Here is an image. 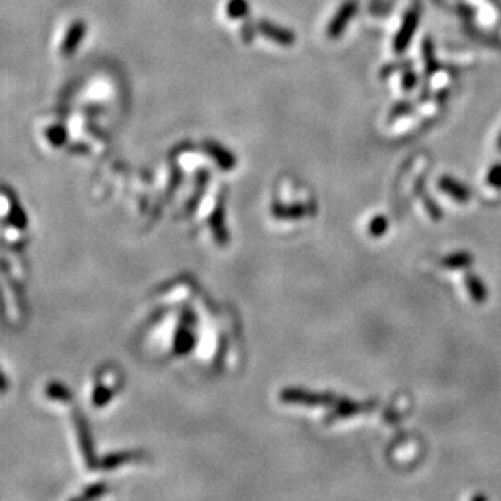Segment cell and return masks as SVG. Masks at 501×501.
Masks as SVG:
<instances>
[{
    "label": "cell",
    "instance_id": "5b68a950",
    "mask_svg": "<svg viewBox=\"0 0 501 501\" xmlns=\"http://www.w3.org/2000/svg\"><path fill=\"white\" fill-rule=\"evenodd\" d=\"M438 187L442 189V191H444L446 195H449L451 198H454L456 201L459 203H467L471 200V190L467 189L464 184H461V182L454 180L453 177H449V175H444L438 180Z\"/></svg>",
    "mask_w": 501,
    "mask_h": 501
},
{
    "label": "cell",
    "instance_id": "7a4b0ae2",
    "mask_svg": "<svg viewBox=\"0 0 501 501\" xmlns=\"http://www.w3.org/2000/svg\"><path fill=\"white\" fill-rule=\"evenodd\" d=\"M357 8H359V4L355 2V0H348V2H344L341 5L338 12L331 18L328 25V36L331 37V40H338V37L343 35V31L346 30V26L350 23V20L354 18L357 13Z\"/></svg>",
    "mask_w": 501,
    "mask_h": 501
},
{
    "label": "cell",
    "instance_id": "9c48e42d",
    "mask_svg": "<svg viewBox=\"0 0 501 501\" xmlns=\"http://www.w3.org/2000/svg\"><path fill=\"white\" fill-rule=\"evenodd\" d=\"M388 230V219L384 216H377L370 223V234L373 237H382Z\"/></svg>",
    "mask_w": 501,
    "mask_h": 501
},
{
    "label": "cell",
    "instance_id": "30bf717a",
    "mask_svg": "<svg viewBox=\"0 0 501 501\" xmlns=\"http://www.w3.org/2000/svg\"><path fill=\"white\" fill-rule=\"evenodd\" d=\"M487 182L490 187H493V189H501V163H497L495 166H492V169L488 170L487 175Z\"/></svg>",
    "mask_w": 501,
    "mask_h": 501
},
{
    "label": "cell",
    "instance_id": "4fadbf2b",
    "mask_svg": "<svg viewBox=\"0 0 501 501\" xmlns=\"http://www.w3.org/2000/svg\"><path fill=\"white\" fill-rule=\"evenodd\" d=\"M49 136H51L49 140L54 141V143H57V145H59V143L64 141V138H65V131L62 129H59V126H54V129L49 131Z\"/></svg>",
    "mask_w": 501,
    "mask_h": 501
},
{
    "label": "cell",
    "instance_id": "5bb4252c",
    "mask_svg": "<svg viewBox=\"0 0 501 501\" xmlns=\"http://www.w3.org/2000/svg\"><path fill=\"white\" fill-rule=\"evenodd\" d=\"M404 83H406L407 90H411V88H414V85L417 83V76L412 75V73H407L406 78H404Z\"/></svg>",
    "mask_w": 501,
    "mask_h": 501
},
{
    "label": "cell",
    "instance_id": "8fae6325",
    "mask_svg": "<svg viewBox=\"0 0 501 501\" xmlns=\"http://www.w3.org/2000/svg\"><path fill=\"white\" fill-rule=\"evenodd\" d=\"M423 59H425V70L430 73L435 69V57H433V46L430 41L423 42Z\"/></svg>",
    "mask_w": 501,
    "mask_h": 501
},
{
    "label": "cell",
    "instance_id": "3957f363",
    "mask_svg": "<svg viewBox=\"0 0 501 501\" xmlns=\"http://www.w3.org/2000/svg\"><path fill=\"white\" fill-rule=\"evenodd\" d=\"M257 30L260 31L261 35L266 37V40L279 44V46L288 47V46H293V44L295 42L294 31L284 28V26L274 25V23H271V21H268V20L258 21Z\"/></svg>",
    "mask_w": 501,
    "mask_h": 501
},
{
    "label": "cell",
    "instance_id": "7c38bea8",
    "mask_svg": "<svg viewBox=\"0 0 501 501\" xmlns=\"http://www.w3.org/2000/svg\"><path fill=\"white\" fill-rule=\"evenodd\" d=\"M257 31V25H252L250 21H245L244 26H242V40L245 42H250L253 40V36H255Z\"/></svg>",
    "mask_w": 501,
    "mask_h": 501
},
{
    "label": "cell",
    "instance_id": "52a82bcc",
    "mask_svg": "<svg viewBox=\"0 0 501 501\" xmlns=\"http://www.w3.org/2000/svg\"><path fill=\"white\" fill-rule=\"evenodd\" d=\"M473 263V257L467 252H459V253H451L446 258L442 260V265L448 269H462V268H469Z\"/></svg>",
    "mask_w": 501,
    "mask_h": 501
},
{
    "label": "cell",
    "instance_id": "9a60e30c",
    "mask_svg": "<svg viewBox=\"0 0 501 501\" xmlns=\"http://www.w3.org/2000/svg\"><path fill=\"white\" fill-rule=\"evenodd\" d=\"M498 150L501 151V134H500V138H498Z\"/></svg>",
    "mask_w": 501,
    "mask_h": 501
},
{
    "label": "cell",
    "instance_id": "277c9868",
    "mask_svg": "<svg viewBox=\"0 0 501 501\" xmlns=\"http://www.w3.org/2000/svg\"><path fill=\"white\" fill-rule=\"evenodd\" d=\"M86 35V25L81 20H76L73 23L70 25V28L67 31V35H65L62 46H60V52H62V56H71L78 46L83 41V37Z\"/></svg>",
    "mask_w": 501,
    "mask_h": 501
},
{
    "label": "cell",
    "instance_id": "6da1fadb",
    "mask_svg": "<svg viewBox=\"0 0 501 501\" xmlns=\"http://www.w3.org/2000/svg\"><path fill=\"white\" fill-rule=\"evenodd\" d=\"M418 21H420V5L414 4L406 12L403 18V25H401V28L398 30V33H396V37L393 42L396 54H403L407 49V46H409L412 36H414V33L418 26Z\"/></svg>",
    "mask_w": 501,
    "mask_h": 501
},
{
    "label": "cell",
    "instance_id": "ba28073f",
    "mask_svg": "<svg viewBox=\"0 0 501 501\" xmlns=\"http://www.w3.org/2000/svg\"><path fill=\"white\" fill-rule=\"evenodd\" d=\"M228 16L232 20H242L249 16V2L247 0H229Z\"/></svg>",
    "mask_w": 501,
    "mask_h": 501
},
{
    "label": "cell",
    "instance_id": "8992f818",
    "mask_svg": "<svg viewBox=\"0 0 501 501\" xmlns=\"http://www.w3.org/2000/svg\"><path fill=\"white\" fill-rule=\"evenodd\" d=\"M466 285H467V289H469V294H471L473 302H477V304H483V302L487 300L488 290L485 288V284L482 283V279L476 276V274H472V273L467 274Z\"/></svg>",
    "mask_w": 501,
    "mask_h": 501
}]
</instances>
